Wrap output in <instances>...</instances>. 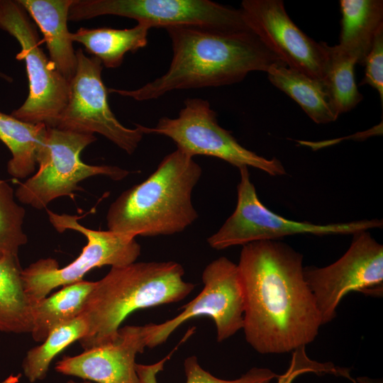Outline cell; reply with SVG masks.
Here are the masks:
<instances>
[{"label":"cell","mask_w":383,"mask_h":383,"mask_svg":"<svg viewBox=\"0 0 383 383\" xmlns=\"http://www.w3.org/2000/svg\"><path fill=\"white\" fill-rule=\"evenodd\" d=\"M302 263L301 254L277 240L243 245L237 265L245 301L243 330L260 354L292 352L318 334L321 318Z\"/></svg>","instance_id":"cell-1"},{"label":"cell","mask_w":383,"mask_h":383,"mask_svg":"<svg viewBox=\"0 0 383 383\" xmlns=\"http://www.w3.org/2000/svg\"><path fill=\"white\" fill-rule=\"evenodd\" d=\"M165 30L172 48L167 71L138 89H108V92L148 101L177 89L238 83L251 72H267L274 65H286L250 30L226 31L186 26Z\"/></svg>","instance_id":"cell-2"},{"label":"cell","mask_w":383,"mask_h":383,"mask_svg":"<svg viewBox=\"0 0 383 383\" xmlns=\"http://www.w3.org/2000/svg\"><path fill=\"white\" fill-rule=\"evenodd\" d=\"M201 174L194 158L177 148L147 179L123 192L110 205L108 229L133 238L184 231L199 216L192 195Z\"/></svg>","instance_id":"cell-3"},{"label":"cell","mask_w":383,"mask_h":383,"mask_svg":"<svg viewBox=\"0 0 383 383\" xmlns=\"http://www.w3.org/2000/svg\"><path fill=\"white\" fill-rule=\"evenodd\" d=\"M184 270L174 261L139 262L112 267L89 294L80 315L88 331L79 340L84 350L113 341L120 326L141 309L178 302L194 289L184 280Z\"/></svg>","instance_id":"cell-4"},{"label":"cell","mask_w":383,"mask_h":383,"mask_svg":"<svg viewBox=\"0 0 383 383\" xmlns=\"http://www.w3.org/2000/svg\"><path fill=\"white\" fill-rule=\"evenodd\" d=\"M49 221L60 233L73 230L83 234L87 245L79 255L64 267H59L53 258L40 259L21 271L25 292L31 304L46 297L60 286L81 280L95 267H121L135 262L141 248L135 238L109 230L96 231L81 225L80 217L66 213L58 214L47 209Z\"/></svg>","instance_id":"cell-5"},{"label":"cell","mask_w":383,"mask_h":383,"mask_svg":"<svg viewBox=\"0 0 383 383\" xmlns=\"http://www.w3.org/2000/svg\"><path fill=\"white\" fill-rule=\"evenodd\" d=\"M96 140L94 134L48 127L38 170L18 184L15 196L22 204L43 209L57 198L72 196L75 191L82 190L78 184L88 177L101 175L115 181L126 177L130 173L127 170L87 165L80 160V152Z\"/></svg>","instance_id":"cell-6"},{"label":"cell","mask_w":383,"mask_h":383,"mask_svg":"<svg viewBox=\"0 0 383 383\" xmlns=\"http://www.w3.org/2000/svg\"><path fill=\"white\" fill-rule=\"evenodd\" d=\"M0 28L18 42L21 49L16 59L25 61L29 82L27 99L11 115L24 122L54 128L67 104L70 82L40 47L42 42L35 26L18 1L0 0Z\"/></svg>","instance_id":"cell-7"},{"label":"cell","mask_w":383,"mask_h":383,"mask_svg":"<svg viewBox=\"0 0 383 383\" xmlns=\"http://www.w3.org/2000/svg\"><path fill=\"white\" fill-rule=\"evenodd\" d=\"M239 171L240 181L237 187L235 209L222 226L208 238V244L213 249L220 250L296 234L353 235L382 227V220L376 218L325 225L285 218L271 211L260 201L250 180L248 167H240Z\"/></svg>","instance_id":"cell-8"},{"label":"cell","mask_w":383,"mask_h":383,"mask_svg":"<svg viewBox=\"0 0 383 383\" xmlns=\"http://www.w3.org/2000/svg\"><path fill=\"white\" fill-rule=\"evenodd\" d=\"M144 134L168 137L177 148L194 157L206 155L221 159L238 169L252 167L272 176L286 174L277 158L267 159L242 146L231 133L217 121L216 113L207 100L188 98L176 118L162 117L150 128L140 125Z\"/></svg>","instance_id":"cell-9"},{"label":"cell","mask_w":383,"mask_h":383,"mask_svg":"<svg viewBox=\"0 0 383 383\" xmlns=\"http://www.w3.org/2000/svg\"><path fill=\"white\" fill-rule=\"evenodd\" d=\"M103 15L133 18L150 28L186 26L226 31L250 30L240 9L209 0H72L68 21Z\"/></svg>","instance_id":"cell-10"},{"label":"cell","mask_w":383,"mask_h":383,"mask_svg":"<svg viewBox=\"0 0 383 383\" xmlns=\"http://www.w3.org/2000/svg\"><path fill=\"white\" fill-rule=\"evenodd\" d=\"M322 325L336 316L343 297L350 292L380 296L383 292V246L367 231L353 234L350 246L337 261L323 267H304Z\"/></svg>","instance_id":"cell-11"},{"label":"cell","mask_w":383,"mask_h":383,"mask_svg":"<svg viewBox=\"0 0 383 383\" xmlns=\"http://www.w3.org/2000/svg\"><path fill=\"white\" fill-rule=\"evenodd\" d=\"M201 279L202 290L182 306L181 313L161 323L145 325L147 347L162 344L182 324L199 316L213 321L218 342L243 329L245 301L237 265L226 257H220L206 266Z\"/></svg>","instance_id":"cell-12"},{"label":"cell","mask_w":383,"mask_h":383,"mask_svg":"<svg viewBox=\"0 0 383 383\" xmlns=\"http://www.w3.org/2000/svg\"><path fill=\"white\" fill-rule=\"evenodd\" d=\"M77 68L70 82L67 104L54 128L77 133H99L131 155L144 135L140 124L135 128L123 126L109 107L108 89L101 79L103 65L95 57L76 52Z\"/></svg>","instance_id":"cell-13"},{"label":"cell","mask_w":383,"mask_h":383,"mask_svg":"<svg viewBox=\"0 0 383 383\" xmlns=\"http://www.w3.org/2000/svg\"><path fill=\"white\" fill-rule=\"evenodd\" d=\"M244 21L287 67L323 80L329 62V46L306 35L288 16L282 0H244Z\"/></svg>","instance_id":"cell-14"},{"label":"cell","mask_w":383,"mask_h":383,"mask_svg":"<svg viewBox=\"0 0 383 383\" xmlns=\"http://www.w3.org/2000/svg\"><path fill=\"white\" fill-rule=\"evenodd\" d=\"M146 347L145 326H126L113 341L63 357L55 370L96 383H140L135 357Z\"/></svg>","instance_id":"cell-15"},{"label":"cell","mask_w":383,"mask_h":383,"mask_svg":"<svg viewBox=\"0 0 383 383\" xmlns=\"http://www.w3.org/2000/svg\"><path fill=\"white\" fill-rule=\"evenodd\" d=\"M38 26L57 71L69 82L77 68V57L67 28L72 0H17Z\"/></svg>","instance_id":"cell-16"},{"label":"cell","mask_w":383,"mask_h":383,"mask_svg":"<svg viewBox=\"0 0 383 383\" xmlns=\"http://www.w3.org/2000/svg\"><path fill=\"white\" fill-rule=\"evenodd\" d=\"M342 14L337 48L363 65L374 38L383 28L382 0H340Z\"/></svg>","instance_id":"cell-17"},{"label":"cell","mask_w":383,"mask_h":383,"mask_svg":"<svg viewBox=\"0 0 383 383\" xmlns=\"http://www.w3.org/2000/svg\"><path fill=\"white\" fill-rule=\"evenodd\" d=\"M47 134L45 123L24 122L0 111V140L11 153L7 163L11 176L24 179L34 174Z\"/></svg>","instance_id":"cell-18"},{"label":"cell","mask_w":383,"mask_h":383,"mask_svg":"<svg viewBox=\"0 0 383 383\" xmlns=\"http://www.w3.org/2000/svg\"><path fill=\"white\" fill-rule=\"evenodd\" d=\"M94 285L95 282L81 280L33 304L30 332L33 340L42 343L55 328L78 317Z\"/></svg>","instance_id":"cell-19"},{"label":"cell","mask_w":383,"mask_h":383,"mask_svg":"<svg viewBox=\"0 0 383 383\" xmlns=\"http://www.w3.org/2000/svg\"><path fill=\"white\" fill-rule=\"evenodd\" d=\"M18 256L5 253L0 259V332L30 333L32 304L25 292Z\"/></svg>","instance_id":"cell-20"},{"label":"cell","mask_w":383,"mask_h":383,"mask_svg":"<svg viewBox=\"0 0 383 383\" xmlns=\"http://www.w3.org/2000/svg\"><path fill=\"white\" fill-rule=\"evenodd\" d=\"M267 74L269 81L295 101L315 123H328L338 118L322 80L284 65L271 67Z\"/></svg>","instance_id":"cell-21"},{"label":"cell","mask_w":383,"mask_h":383,"mask_svg":"<svg viewBox=\"0 0 383 383\" xmlns=\"http://www.w3.org/2000/svg\"><path fill=\"white\" fill-rule=\"evenodd\" d=\"M150 29L143 23L126 29L80 28L71 33V39L82 44L106 67L116 68L122 64L128 52H135L148 45Z\"/></svg>","instance_id":"cell-22"},{"label":"cell","mask_w":383,"mask_h":383,"mask_svg":"<svg viewBox=\"0 0 383 383\" xmlns=\"http://www.w3.org/2000/svg\"><path fill=\"white\" fill-rule=\"evenodd\" d=\"M87 331V323L81 315L55 328L42 344L26 353L22 362L26 377L30 382L43 380L52 360L73 342L84 338Z\"/></svg>","instance_id":"cell-23"},{"label":"cell","mask_w":383,"mask_h":383,"mask_svg":"<svg viewBox=\"0 0 383 383\" xmlns=\"http://www.w3.org/2000/svg\"><path fill=\"white\" fill-rule=\"evenodd\" d=\"M355 62L335 46H329V62L322 80L335 113L339 116L363 99L355 83Z\"/></svg>","instance_id":"cell-24"},{"label":"cell","mask_w":383,"mask_h":383,"mask_svg":"<svg viewBox=\"0 0 383 383\" xmlns=\"http://www.w3.org/2000/svg\"><path fill=\"white\" fill-rule=\"evenodd\" d=\"M160 361L150 364H136V372L140 383H158L157 374L163 370L164 365L171 354ZM186 383H270L278 375L269 368L252 367L239 378L228 380L218 378L205 370L199 363L195 355L187 357L184 362Z\"/></svg>","instance_id":"cell-25"},{"label":"cell","mask_w":383,"mask_h":383,"mask_svg":"<svg viewBox=\"0 0 383 383\" xmlns=\"http://www.w3.org/2000/svg\"><path fill=\"white\" fill-rule=\"evenodd\" d=\"M15 193L7 182L0 178V250L18 255L19 248L27 243L23 229L24 208L15 201Z\"/></svg>","instance_id":"cell-26"},{"label":"cell","mask_w":383,"mask_h":383,"mask_svg":"<svg viewBox=\"0 0 383 383\" xmlns=\"http://www.w3.org/2000/svg\"><path fill=\"white\" fill-rule=\"evenodd\" d=\"M350 371L332 362H321L311 359L306 354V346H302L292 351L289 366L285 372L278 375L277 383H292L299 376L307 373L332 374L353 381Z\"/></svg>","instance_id":"cell-27"},{"label":"cell","mask_w":383,"mask_h":383,"mask_svg":"<svg viewBox=\"0 0 383 383\" xmlns=\"http://www.w3.org/2000/svg\"><path fill=\"white\" fill-rule=\"evenodd\" d=\"M365 76L359 85L369 84L375 89L383 101V28H380L365 59Z\"/></svg>","instance_id":"cell-28"},{"label":"cell","mask_w":383,"mask_h":383,"mask_svg":"<svg viewBox=\"0 0 383 383\" xmlns=\"http://www.w3.org/2000/svg\"><path fill=\"white\" fill-rule=\"evenodd\" d=\"M353 383H382V381L362 377L357 378Z\"/></svg>","instance_id":"cell-29"},{"label":"cell","mask_w":383,"mask_h":383,"mask_svg":"<svg viewBox=\"0 0 383 383\" xmlns=\"http://www.w3.org/2000/svg\"><path fill=\"white\" fill-rule=\"evenodd\" d=\"M18 377L19 376H10L9 378L6 379L4 382L1 383H16L18 381Z\"/></svg>","instance_id":"cell-30"},{"label":"cell","mask_w":383,"mask_h":383,"mask_svg":"<svg viewBox=\"0 0 383 383\" xmlns=\"http://www.w3.org/2000/svg\"><path fill=\"white\" fill-rule=\"evenodd\" d=\"M0 77L3 79L6 80L8 82H11L13 81V79L8 76L7 74L3 73L1 71H0Z\"/></svg>","instance_id":"cell-31"},{"label":"cell","mask_w":383,"mask_h":383,"mask_svg":"<svg viewBox=\"0 0 383 383\" xmlns=\"http://www.w3.org/2000/svg\"><path fill=\"white\" fill-rule=\"evenodd\" d=\"M67 383H92L91 382H89V381H84V382H74L73 380H70L67 382Z\"/></svg>","instance_id":"cell-32"},{"label":"cell","mask_w":383,"mask_h":383,"mask_svg":"<svg viewBox=\"0 0 383 383\" xmlns=\"http://www.w3.org/2000/svg\"><path fill=\"white\" fill-rule=\"evenodd\" d=\"M5 252L0 250V259L4 255Z\"/></svg>","instance_id":"cell-33"}]
</instances>
